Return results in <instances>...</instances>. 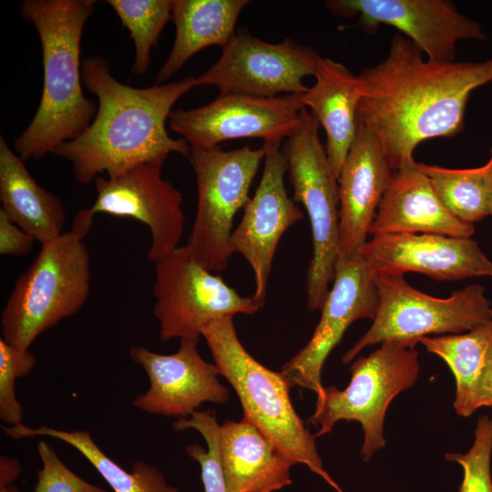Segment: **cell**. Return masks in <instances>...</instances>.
<instances>
[{"instance_id":"cell-1","label":"cell","mask_w":492,"mask_h":492,"mask_svg":"<svg viewBox=\"0 0 492 492\" xmlns=\"http://www.w3.org/2000/svg\"><path fill=\"white\" fill-rule=\"evenodd\" d=\"M422 53L395 34L386 57L357 75V123L375 133L393 170L421 142L462 132L471 92L492 82V58L436 63Z\"/></svg>"},{"instance_id":"cell-2","label":"cell","mask_w":492,"mask_h":492,"mask_svg":"<svg viewBox=\"0 0 492 492\" xmlns=\"http://www.w3.org/2000/svg\"><path fill=\"white\" fill-rule=\"evenodd\" d=\"M81 79L97 97V113L79 137L52 153L71 163L77 181L88 184L103 172L113 178L143 162H164L170 153L190 159V146L169 137L166 121L173 105L197 86L196 77L137 88L118 81L108 59L92 56L82 62Z\"/></svg>"},{"instance_id":"cell-3","label":"cell","mask_w":492,"mask_h":492,"mask_svg":"<svg viewBox=\"0 0 492 492\" xmlns=\"http://www.w3.org/2000/svg\"><path fill=\"white\" fill-rule=\"evenodd\" d=\"M95 0H25L22 17L36 28L44 67L38 108L15 149L23 159H38L79 137L97 108L82 89L80 43Z\"/></svg>"},{"instance_id":"cell-4","label":"cell","mask_w":492,"mask_h":492,"mask_svg":"<svg viewBox=\"0 0 492 492\" xmlns=\"http://www.w3.org/2000/svg\"><path fill=\"white\" fill-rule=\"evenodd\" d=\"M94 218L76 214L70 231L41 249L17 279L1 313L2 339L27 350L45 331L76 314L90 292V257L84 239Z\"/></svg>"},{"instance_id":"cell-5","label":"cell","mask_w":492,"mask_h":492,"mask_svg":"<svg viewBox=\"0 0 492 492\" xmlns=\"http://www.w3.org/2000/svg\"><path fill=\"white\" fill-rule=\"evenodd\" d=\"M220 375L235 390L243 418L254 425L288 459L302 463L329 479L315 446V436L294 410L290 389L293 384L281 372L255 360L241 344L232 320H213L200 330Z\"/></svg>"},{"instance_id":"cell-6","label":"cell","mask_w":492,"mask_h":492,"mask_svg":"<svg viewBox=\"0 0 492 492\" xmlns=\"http://www.w3.org/2000/svg\"><path fill=\"white\" fill-rule=\"evenodd\" d=\"M319 122L306 108L282 150L293 188L310 220L313 256L307 275V307L321 310L333 280L339 253L340 218L337 177L319 137Z\"/></svg>"},{"instance_id":"cell-7","label":"cell","mask_w":492,"mask_h":492,"mask_svg":"<svg viewBox=\"0 0 492 492\" xmlns=\"http://www.w3.org/2000/svg\"><path fill=\"white\" fill-rule=\"evenodd\" d=\"M350 372L351 381L344 390L330 385L316 394L310 422L319 426L315 436L331 432L339 420L359 422L364 436L361 455L368 461L385 446L383 429L389 404L417 378L418 353L407 343L385 341L369 355L358 357Z\"/></svg>"},{"instance_id":"cell-8","label":"cell","mask_w":492,"mask_h":492,"mask_svg":"<svg viewBox=\"0 0 492 492\" xmlns=\"http://www.w3.org/2000/svg\"><path fill=\"white\" fill-rule=\"evenodd\" d=\"M265 151L244 146L232 150L190 146L198 202L186 246L209 271L221 272L234 253L231 246L235 214L250 200L249 191Z\"/></svg>"},{"instance_id":"cell-9","label":"cell","mask_w":492,"mask_h":492,"mask_svg":"<svg viewBox=\"0 0 492 492\" xmlns=\"http://www.w3.org/2000/svg\"><path fill=\"white\" fill-rule=\"evenodd\" d=\"M376 285V315L368 331L343 354V364L369 345L396 341L415 347L430 334H457L492 320L491 303L479 284L454 291L448 298L425 294L402 275L377 276Z\"/></svg>"},{"instance_id":"cell-10","label":"cell","mask_w":492,"mask_h":492,"mask_svg":"<svg viewBox=\"0 0 492 492\" xmlns=\"http://www.w3.org/2000/svg\"><path fill=\"white\" fill-rule=\"evenodd\" d=\"M154 263L153 313L162 342L178 338L198 343L208 323L237 313L254 314L261 306L244 297L220 276L196 261L179 246Z\"/></svg>"},{"instance_id":"cell-11","label":"cell","mask_w":492,"mask_h":492,"mask_svg":"<svg viewBox=\"0 0 492 492\" xmlns=\"http://www.w3.org/2000/svg\"><path fill=\"white\" fill-rule=\"evenodd\" d=\"M320 56L290 38L272 44L243 29L222 48L220 58L196 77L197 86H214L220 93L257 97L304 94L302 80L315 75Z\"/></svg>"},{"instance_id":"cell-12","label":"cell","mask_w":492,"mask_h":492,"mask_svg":"<svg viewBox=\"0 0 492 492\" xmlns=\"http://www.w3.org/2000/svg\"><path fill=\"white\" fill-rule=\"evenodd\" d=\"M303 94L275 97L219 93L211 102L192 109L172 110L171 130L190 146L216 147L234 138L283 141L298 124Z\"/></svg>"},{"instance_id":"cell-13","label":"cell","mask_w":492,"mask_h":492,"mask_svg":"<svg viewBox=\"0 0 492 492\" xmlns=\"http://www.w3.org/2000/svg\"><path fill=\"white\" fill-rule=\"evenodd\" d=\"M324 5L336 15H358L360 26L371 34L381 25L396 28L432 62L454 61L460 40L486 39L481 25L447 0H330Z\"/></svg>"},{"instance_id":"cell-14","label":"cell","mask_w":492,"mask_h":492,"mask_svg":"<svg viewBox=\"0 0 492 492\" xmlns=\"http://www.w3.org/2000/svg\"><path fill=\"white\" fill-rule=\"evenodd\" d=\"M164 162L138 164L113 178L97 176V198L87 208L97 213L132 218L150 231L148 260L155 262L177 247L184 231L181 193L162 178Z\"/></svg>"},{"instance_id":"cell-15","label":"cell","mask_w":492,"mask_h":492,"mask_svg":"<svg viewBox=\"0 0 492 492\" xmlns=\"http://www.w3.org/2000/svg\"><path fill=\"white\" fill-rule=\"evenodd\" d=\"M333 282L310 341L282 367L293 386L316 394L323 387L321 382L323 365L345 330L358 319L374 320L379 306L376 277L362 253L338 257Z\"/></svg>"},{"instance_id":"cell-16","label":"cell","mask_w":492,"mask_h":492,"mask_svg":"<svg viewBox=\"0 0 492 492\" xmlns=\"http://www.w3.org/2000/svg\"><path fill=\"white\" fill-rule=\"evenodd\" d=\"M282 142H263L265 155L260 183L231 236L233 252L241 254L253 272L252 297L261 307L278 243L283 233L303 218L302 211L285 189L287 161Z\"/></svg>"},{"instance_id":"cell-17","label":"cell","mask_w":492,"mask_h":492,"mask_svg":"<svg viewBox=\"0 0 492 492\" xmlns=\"http://www.w3.org/2000/svg\"><path fill=\"white\" fill-rule=\"evenodd\" d=\"M197 344L181 340L171 354L143 345L131 347L129 357L149 381V389L133 399V406L151 415L189 418L204 403L227 402L229 390L220 383L217 366L200 356Z\"/></svg>"},{"instance_id":"cell-18","label":"cell","mask_w":492,"mask_h":492,"mask_svg":"<svg viewBox=\"0 0 492 492\" xmlns=\"http://www.w3.org/2000/svg\"><path fill=\"white\" fill-rule=\"evenodd\" d=\"M362 256L375 277L408 272L437 281L492 276V262L471 238L433 233L372 236Z\"/></svg>"},{"instance_id":"cell-19","label":"cell","mask_w":492,"mask_h":492,"mask_svg":"<svg viewBox=\"0 0 492 492\" xmlns=\"http://www.w3.org/2000/svg\"><path fill=\"white\" fill-rule=\"evenodd\" d=\"M393 171L375 133L357 123L355 137L337 178L338 257L361 253Z\"/></svg>"},{"instance_id":"cell-20","label":"cell","mask_w":492,"mask_h":492,"mask_svg":"<svg viewBox=\"0 0 492 492\" xmlns=\"http://www.w3.org/2000/svg\"><path fill=\"white\" fill-rule=\"evenodd\" d=\"M433 233L471 238L475 226L450 213L437 198L428 177L414 159L393 171L369 229V235Z\"/></svg>"},{"instance_id":"cell-21","label":"cell","mask_w":492,"mask_h":492,"mask_svg":"<svg viewBox=\"0 0 492 492\" xmlns=\"http://www.w3.org/2000/svg\"><path fill=\"white\" fill-rule=\"evenodd\" d=\"M220 449L228 492H273L292 483L295 464L245 418L220 425Z\"/></svg>"},{"instance_id":"cell-22","label":"cell","mask_w":492,"mask_h":492,"mask_svg":"<svg viewBox=\"0 0 492 492\" xmlns=\"http://www.w3.org/2000/svg\"><path fill=\"white\" fill-rule=\"evenodd\" d=\"M314 77V85L302 95V103L326 133L324 149L338 178L356 132L358 77L342 63L323 57Z\"/></svg>"},{"instance_id":"cell-23","label":"cell","mask_w":492,"mask_h":492,"mask_svg":"<svg viewBox=\"0 0 492 492\" xmlns=\"http://www.w3.org/2000/svg\"><path fill=\"white\" fill-rule=\"evenodd\" d=\"M0 201L6 216L40 243L64 233L66 209L56 196L41 187L0 137Z\"/></svg>"},{"instance_id":"cell-24","label":"cell","mask_w":492,"mask_h":492,"mask_svg":"<svg viewBox=\"0 0 492 492\" xmlns=\"http://www.w3.org/2000/svg\"><path fill=\"white\" fill-rule=\"evenodd\" d=\"M248 0H172L176 36L171 51L157 75V84L169 80L199 51L222 48L235 36L238 17Z\"/></svg>"},{"instance_id":"cell-25","label":"cell","mask_w":492,"mask_h":492,"mask_svg":"<svg viewBox=\"0 0 492 492\" xmlns=\"http://www.w3.org/2000/svg\"><path fill=\"white\" fill-rule=\"evenodd\" d=\"M3 432L15 440L49 436L76 448L95 467L114 492H179L168 484L164 475L154 466L137 460L128 472L108 457L95 443L88 430L66 431L40 425H2Z\"/></svg>"},{"instance_id":"cell-26","label":"cell","mask_w":492,"mask_h":492,"mask_svg":"<svg viewBox=\"0 0 492 492\" xmlns=\"http://www.w3.org/2000/svg\"><path fill=\"white\" fill-rule=\"evenodd\" d=\"M426 350L443 359L456 379L454 407L457 415L470 416L476 410V395L492 343V320L466 333L423 337Z\"/></svg>"},{"instance_id":"cell-27","label":"cell","mask_w":492,"mask_h":492,"mask_svg":"<svg viewBox=\"0 0 492 492\" xmlns=\"http://www.w3.org/2000/svg\"><path fill=\"white\" fill-rule=\"evenodd\" d=\"M445 208L460 220L474 224L490 215L484 168L447 169L418 163Z\"/></svg>"},{"instance_id":"cell-28","label":"cell","mask_w":492,"mask_h":492,"mask_svg":"<svg viewBox=\"0 0 492 492\" xmlns=\"http://www.w3.org/2000/svg\"><path fill=\"white\" fill-rule=\"evenodd\" d=\"M133 40L135 59L131 71L144 74L151 63L150 52L172 17V0H108Z\"/></svg>"},{"instance_id":"cell-29","label":"cell","mask_w":492,"mask_h":492,"mask_svg":"<svg viewBox=\"0 0 492 492\" xmlns=\"http://www.w3.org/2000/svg\"><path fill=\"white\" fill-rule=\"evenodd\" d=\"M173 429H194L201 435L207 449L198 444H189L185 446L186 453L200 466L205 492H228L220 460V425L215 414L198 410L189 418H179L173 424Z\"/></svg>"},{"instance_id":"cell-30","label":"cell","mask_w":492,"mask_h":492,"mask_svg":"<svg viewBox=\"0 0 492 492\" xmlns=\"http://www.w3.org/2000/svg\"><path fill=\"white\" fill-rule=\"evenodd\" d=\"M492 453V418L479 417L475 440L466 454L449 453L446 458L458 463L464 470L459 492H492L490 460Z\"/></svg>"},{"instance_id":"cell-31","label":"cell","mask_w":492,"mask_h":492,"mask_svg":"<svg viewBox=\"0 0 492 492\" xmlns=\"http://www.w3.org/2000/svg\"><path fill=\"white\" fill-rule=\"evenodd\" d=\"M35 355L0 339V419L7 425L22 423L23 407L15 396V380L31 373L36 365Z\"/></svg>"},{"instance_id":"cell-32","label":"cell","mask_w":492,"mask_h":492,"mask_svg":"<svg viewBox=\"0 0 492 492\" xmlns=\"http://www.w3.org/2000/svg\"><path fill=\"white\" fill-rule=\"evenodd\" d=\"M37 452L42 467L37 472L34 492H108L69 469L46 441H39Z\"/></svg>"},{"instance_id":"cell-33","label":"cell","mask_w":492,"mask_h":492,"mask_svg":"<svg viewBox=\"0 0 492 492\" xmlns=\"http://www.w3.org/2000/svg\"><path fill=\"white\" fill-rule=\"evenodd\" d=\"M35 238L14 223L0 210V254L21 256L27 254L33 248Z\"/></svg>"},{"instance_id":"cell-34","label":"cell","mask_w":492,"mask_h":492,"mask_svg":"<svg viewBox=\"0 0 492 492\" xmlns=\"http://www.w3.org/2000/svg\"><path fill=\"white\" fill-rule=\"evenodd\" d=\"M483 406H492V343L487 352L476 395L477 409Z\"/></svg>"},{"instance_id":"cell-35","label":"cell","mask_w":492,"mask_h":492,"mask_svg":"<svg viewBox=\"0 0 492 492\" xmlns=\"http://www.w3.org/2000/svg\"><path fill=\"white\" fill-rule=\"evenodd\" d=\"M21 473L18 459L7 456H0V488L12 485Z\"/></svg>"},{"instance_id":"cell-36","label":"cell","mask_w":492,"mask_h":492,"mask_svg":"<svg viewBox=\"0 0 492 492\" xmlns=\"http://www.w3.org/2000/svg\"><path fill=\"white\" fill-rule=\"evenodd\" d=\"M483 168H484L486 188H487V192L489 212H490V215H492V148H491L490 159L487 161V163L483 166Z\"/></svg>"},{"instance_id":"cell-37","label":"cell","mask_w":492,"mask_h":492,"mask_svg":"<svg viewBox=\"0 0 492 492\" xmlns=\"http://www.w3.org/2000/svg\"><path fill=\"white\" fill-rule=\"evenodd\" d=\"M0 492H21V491L14 485H11L9 487L0 488Z\"/></svg>"}]
</instances>
